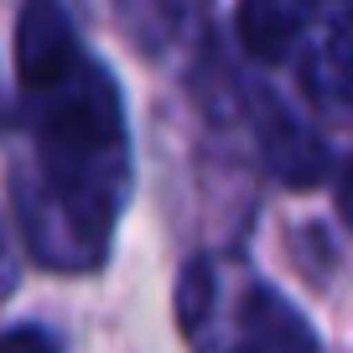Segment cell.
I'll return each mask as SVG.
<instances>
[{"instance_id": "obj_1", "label": "cell", "mask_w": 353, "mask_h": 353, "mask_svg": "<svg viewBox=\"0 0 353 353\" xmlns=\"http://www.w3.org/2000/svg\"><path fill=\"white\" fill-rule=\"evenodd\" d=\"M26 94L37 104V172L16 176V223L42 265L88 270L104 260L130 192L120 94L88 57Z\"/></svg>"}, {"instance_id": "obj_2", "label": "cell", "mask_w": 353, "mask_h": 353, "mask_svg": "<svg viewBox=\"0 0 353 353\" xmlns=\"http://www.w3.org/2000/svg\"><path fill=\"white\" fill-rule=\"evenodd\" d=\"M78 57H83V47H78L68 16L52 0H32L21 11V26H16V73H21V83L42 88L52 78H63Z\"/></svg>"}, {"instance_id": "obj_3", "label": "cell", "mask_w": 353, "mask_h": 353, "mask_svg": "<svg viewBox=\"0 0 353 353\" xmlns=\"http://www.w3.org/2000/svg\"><path fill=\"white\" fill-rule=\"evenodd\" d=\"M301 94L322 114L353 125V26H327V37L301 52Z\"/></svg>"}, {"instance_id": "obj_4", "label": "cell", "mask_w": 353, "mask_h": 353, "mask_svg": "<svg viewBox=\"0 0 353 353\" xmlns=\"http://www.w3.org/2000/svg\"><path fill=\"white\" fill-rule=\"evenodd\" d=\"M260 120H265V130H260V156H265V166H270L281 182H291V188H312V182L327 172V151H322V141H317L301 120L281 114L276 104H265Z\"/></svg>"}, {"instance_id": "obj_5", "label": "cell", "mask_w": 353, "mask_h": 353, "mask_svg": "<svg viewBox=\"0 0 353 353\" xmlns=\"http://www.w3.org/2000/svg\"><path fill=\"white\" fill-rule=\"evenodd\" d=\"M307 21L312 16L301 0H239V11H234L244 52L260 57V63H286L296 52Z\"/></svg>"}, {"instance_id": "obj_6", "label": "cell", "mask_w": 353, "mask_h": 353, "mask_svg": "<svg viewBox=\"0 0 353 353\" xmlns=\"http://www.w3.org/2000/svg\"><path fill=\"white\" fill-rule=\"evenodd\" d=\"M244 343L254 353H317L312 327L286 307V296H276L270 286H254L244 296Z\"/></svg>"}, {"instance_id": "obj_7", "label": "cell", "mask_w": 353, "mask_h": 353, "mask_svg": "<svg viewBox=\"0 0 353 353\" xmlns=\"http://www.w3.org/2000/svg\"><path fill=\"white\" fill-rule=\"evenodd\" d=\"M114 11H120L125 37L156 52L182 21V0H114Z\"/></svg>"}, {"instance_id": "obj_8", "label": "cell", "mask_w": 353, "mask_h": 353, "mask_svg": "<svg viewBox=\"0 0 353 353\" xmlns=\"http://www.w3.org/2000/svg\"><path fill=\"white\" fill-rule=\"evenodd\" d=\"M208 301H213V276H208V265H203V260H192L188 276H182V291H176V317H182V327H188V332L203 327Z\"/></svg>"}, {"instance_id": "obj_9", "label": "cell", "mask_w": 353, "mask_h": 353, "mask_svg": "<svg viewBox=\"0 0 353 353\" xmlns=\"http://www.w3.org/2000/svg\"><path fill=\"white\" fill-rule=\"evenodd\" d=\"M0 353H57V343L42 327H11L0 332Z\"/></svg>"}, {"instance_id": "obj_10", "label": "cell", "mask_w": 353, "mask_h": 353, "mask_svg": "<svg viewBox=\"0 0 353 353\" xmlns=\"http://www.w3.org/2000/svg\"><path fill=\"white\" fill-rule=\"evenodd\" d=\"M307 16H322L327 26H353V0H301Z\"/></svg>"}, {"instance_id": "obj_11", "label": "cell", "mask_w": 353, "mask_h": 353, "mask_svg": "<svg viewBox=\"0 0 353 353\" xmlns=\"http://www.w3.org/2000/svg\"><path fill=\"white\" fill-rule=\"evenodd\" d=\"M16 291V250H11V234L0 223V301Z\"/></svg>"}, {"instance_id": "obj_12", "label": "cell", "mask_w": 353, "mask_h": 353, "mask_svg": "<svg viewBox=\"0 0 353 353\" xmlns=\"http://www.w3.org/2000/svg\"><path fill=\"white\" fill-rule=\"evenodd\" d=\"M338 213L353 223V156L343 161V172H338Z\"/></svg>"}, {"instance_id": "obj_13", "label": "cell", "mask_w": 353, "mask_h": 353, "mask_svg": "<svg viewBox=\"0 0 353 353\" xmlns=\"http://www.w3.org/2000/svg\"><path fill=\"white\" fill-rule=\"evenodd\" d=\"M229 353H254V348H250V343H239V348H229Z\"/></svg>"}]
</instances>
